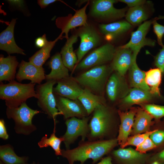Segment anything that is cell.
Here are the masks:
<instances>
[{
  "instance_id": "1",
  "label": "cell",
  "mask_w": 164,
  "mask_h": 164,
  "mask_svg": "<svg viewBox=\"0 0 164 164\" xmlns=\"http://www.w3.org/2000/svg\"><path fill=\"white\" fill-rule=\"evenodd\" d=\"M118 144L117 138L108 140L81 141L78 145L72 149H62L61 155L66 158L69 164L80 161L81 164L88 159L93 163L101 159L111 151Z\"/></svg>"
},
{
  "instance_id": "2",
  "label": "cell",
  "mask_w": 164,
  "mask_h": 164,
  "mask_svg": "<svg viewBox=\"0 0 164 164\" xmlns=\"http://www.w3.org/2000/svg\"><path fill=\"white\" fill-rule=\"evenodd\" d=\"M114 116L112 109L106 104L97 106L93 112L89 124V141L104 140L114 125Z\"/></svg>"
},
{
  "instance_id": "3",
  "label": "cell",
  "mask_w": 164,
  "mask_h": 164,
  "mask_svg": "<svg viewBox=\"0 0 164 164\" xmlns=\"http://www.w3.org/2000/svg\"><path fill=\"white\" fill-rule=\"evenodd\" d=\"M35 84H22L15 80L0 85V98L5 101L7 107H19L31 97L37 99L35 89Z\"/></svg>"
},
{
  "instance_id": "4",
  "label": "cell",
  "mask_w": 164,
  "mask_h": 164,
  "mask_svg": "<svg viewBox=\"0 0 164 164\" xmlns=\"http://www.w3.org/2000/svg\"><path fill=\"white\" fill-rule=\"evenodd\" d=\"M113 70L105 64L95 66L75 77L80 85L93 93L102 96L108 80Z\"/></svg>"
},
{
  "instance_id": "5",
  "label": "cell",
  "mask_w": 164,
  "mask_h": 164,
  "mask_svg": "<svg viewBox=\"0 0 164 164\" xmlns=\"http://www.w3.org/2000/svg\"><path fill=\"white\" fill-rule=\"evenodd\" d=\"M40 111L33 110L29 108L26 102L19 107L10 108L7 107L6 115L7 118L13 119L15 122L14 129L18 134L28 135L36 130V126L32 124V120Z\"/></svg>"
},
{
  "instance_id": "6",
  "label": "cell",
  "mask_w": 164,
  "mask_h": 164,
  "mask_svg": "<svg viewBox=\"0 0 164 164\" xmlns=\"http://www.w3.org/2000/svg\"><path fill=\"white\" fill-rule=\"evenodd\" d=\"M56 83L57 81L55 80L46 81L43 84L38 85L36 91L38 96V106L48 117L53 119L54 124H56V116L61 115L56 108L53 92V87Z\"/></svg>"
},
{
  "instance_id": "7",
  "label": "cell",
  "mask_w": 164,
  "mask_h": 164,
  "mask_svg": "<svg viewBox=\"0 0 164 164\" xmlns=\"http://www.w3.org/2000/svg\"><path fill=\"white\" fill-rule=\"evenodd\" d=\"M164 19V16H160L141 24L135 31L131 33L129 41L125 44L120 46L129 48L133 52L134 59L136 60L137 56L141 49L145 46H154L155 41L146 37L150 27L155 20Z\"/></svg>"
},
{
  "instance_id": "8",
  "label": "cell",
  "mask_w": 164,
  "mask_h": 164,
  "mask_svg": "<svg viewBox=\"0 0 164 164\" xmlns=\"http://www.w3.org/2000/svg\"><path fill=\"white\" fill-rule=\"evenodd\" d=\"M90 118L88 116L82 118L72 117L66 120L67 130L61 136L63 138L66 149H70V145L79 136L81 137V141H85L89 132L88 122Z\"/></svg>"
},
{
  "instance_id": "9",
  "label": "cell",
  "mask_w": 164,
  "mask_h": 164,
  "mask_svg": "<svg viewBox=\"0 0 164 164\" xmlns=\"http://www.w3.org/2000/svg\"><path fill=\"white\" fill-rule=\"evenodd\" d=\"M116 50L110 43H107L95 49L81 60L75 67L81 70L100 66L112 61Z\"/></svg>"
},
{
  "instance_id": "10",
  "label": "cell",
  "mask_w": 164,
  "mask_h": 164,
  "mask_svg": "<svg viewBox=\"0 0 164 164\" xmlns=\"http://www.w3.org/2000/svg\"><path fill=\"white\" fill-rule=\"evenodd\" d=\"M114 0H97L93 1L91 14L92 16L106 20H116L125 16L126 9H117L114 4Z\"/></svg>"
},
{
  "instance_id": "11",
  "label": "cell",
  "mask_w": 164,
  "mask_h": 164,
  "mask_svg": "<svg viewBox=\"0 0 164 164\" xmlns=\"http://www.w3.org/2000/svg\"><path fill=\"white\" fill-rule=\"evenodd\" d=\"M130 88L125 76L116 72L111 75L105 87L107 96L113 102L120 101L125 97Z\"/></svg>"
},
{
  "instance_id": "12",
  "label": "cell",
  "mask_w": 164,
  "mask_h": 164,
  "mask_svg": "<svg viewBox=\"0 0 164 164\" xmlns=\"http://www.w3.org/2000/svg\"><path fill=\"white\" fill-rule=\"evenodd\" d=\"M56 107L64 119L67 120L72 117L82 118L89 116L78 99L72 100L55 95Z\"/></svg>"
},
{
  "instance_id": "13",
  "label": "cell",
  "mask_w": 164,
  "mask_h": 164,
  "mask_svg": "<svg viewBox=\"0 0 164 164\" xmlns=\"http://www.w3.org/2000/svg\"><path fill=\"white\" fill-rule=\"evenodd\" d=\"M77 36L80 38V42L76 52L77 64L89 50L99 44L101 39L94 29L88 25L84 26L80 31Z\"/></svg>"
},
{
  "instance_id": "14",
  "label": "cell",
  "mask_w": 164,
  "mask_h": 164,
  "mask_svg": "<svg viewBox=\"0 0 164 164\" xmlns=\"http://www.w3.org/2000/svg\"><path fill=\"white\" fill-rule=\"evenodd\" d=\"M19 70L15 78L19 82L25 80H31L33 84H41L45 80L44 69L43 67H38L32 63L22 60L19 65Z\"/></svg>"
},
{
  "instance_id": "15",
  "label": "cell",
  "mask_w": 164,
  "mask_h": 164,
  "mask_svg": "<svg viewBox=\"0 0 164 164\" xmlns=\"http://www.w3.org/2000/svg\"><path fill=\"white\" fill-rule=\"evenodd\" d=\"M57 84L53 88L55 95L72 100L77 99L83 91L84 89L75 80L70 76L57 81Z\"/></svg>"
},
{
  "instance_id": "16",
  "label": "cell",
  "mask_w": 164,
  "mask_h": 164,
  "mask_svg": "<svg viewBox=\"0 0 164 164\" xmlns=\"http://www.w3.org/2000/svg\"><path fill=\"white\" fill-rule=\"evenodd\" d=\"M135 60L131 50L119 47L116 50L111 67L113 71L125 76L133 61Z\"/></svg>"
},
{
  "instance_id": "17",
  "label": "cell",
  "mask_w": 164,
  "mask_h": 164,
  "mask_svg": "<svg viewBox=\"0 0 164 164\" xmlns=\"http://www.w3.org/2000/svg\"><path fill=\"white\" fill-rule=\"evenodd\" d=\"M16 19H12L7 28L0 34V49L8 54L17 53L26 55L24 51L16 44L14 38V30Z\"/></svg>"
},
{
  "instance_id": "18",
  "label": "cell",
  "mask_w": 164,
  "mask_h": 164,
  "mask_svg": "<svg viewBox=\"0 0 164 164\" xmlns=\"http://www.w3.org/2000/svg\"><path fill=\"white\" fill-rule=\"evenodd\" d=\"M137 111L135 108L129 111H118L120 120L118 134L117 138L118 143L121 148L126 142L129 134L131 133L134 121V117Z\"/></svg>"
},
{
  "instance_id": "19",
  "label": "cell",
  "mask_w": 164,
  "mask_h": 164,
  "mask_svg": "<svg viewBox=\"0 0 164 164\" xmlns=\"http://www.w3.org/2000/svg\"><path fill=\"white\" fill-rule=\"evenodd\" d=\"M112 154L121 164H144L148 157L131 148H121L113 151Z\"/></svg>"
},
{
  "instance_id": "20",
  "label": "cell",
  "mask_w": 164,
  "mask_h": 164,
  "mask_svg": "<svg viewBox=\"0 0 164 164\" xmlns=\"http://www.w3.org/2000/svg\"><path fill=\"white\" fill-rule=\"evenodd\" d=\"M48 65L51 69L50 72L45 75V80L57 81L70 76L69 70L64 64L60 53H57L51 58Z\"/></svg>"
},
{
  "instance_id": "21",
  "label": "cell",
  "mask_w": 164,
  "mask_h": 164,
  "mask_svg": "<svg viewBox=\"0 0 164 164\" xmlns=\"http://www.w3.org/2000/svg\"><path fill=\"white\" fill-rule=\"evenodd\" d=\"M99 29L108 40H113L127 32L132 28V25L127 21H121L108 24L100 25Z\"/></svg>"
},
{
  "instance_id": "22",
  "label": "cell",
  "mask_w": 164,
  "mask_h": 164,
  "mask_svg": "<svg viewBox=\"0 0 164 164\" xmlns=\"http://www.w3.org/2000/svg\"><path fill=\"white\" fill-rule=\"evenodd\" d=\"M158 97L150 91L140 88H130L127 95L120 100L123 105H131L150 101Z\"/></svg>"
},
{
  "instance_id": "23",
  "label": "cell",
  "mask_w": 164,
  "mask_h": 164,
  "mask_svg": "<svg viewBox=\"0 0 164 164\" xmlns=\"http://www.w3.org/2000/svg\"><path fill=\"white\" fill-rule=\"evenodd\" d=\"M15 56L9 55L6 57H0V81L14 80L16 77V70L18 66Z\"/></svg>"
},
{
  "instance_id": "24",
  "label": "cell",
  "mask_w": 164,
  "mask_h": 164,
  "mask_svg": "<svg viewBox=\"0 0 164 164\" xmlns=\"http://www.w3.org/2000/svg\"><path fill=\"white\" fill-rule=\"evenodd\" d=\"M89 3L88 2L82 9L76 11L73 15L61 25L62 32L60 34L62 35L64 34V37L67 39L69 38L68 33L71 29L77 27L87 25L86 10Z\"/></svg>"
},
{
  "instance_id": "25",
  "label": "cell",
  "mask_w": 164,
  "mask_h": 164,
  "mask_svg": "<svg viewBox=\"0 0 164 164\" xmlns=\"http://www.w3.org/2000/svg\"><path fill=\"white\" fill-rule=\"evenodd\" d=\"M77 35H73L69 38L60 52L63 63L68 70H74L75 64H77V58L73 50V44L77 40Z\"/></svg>"
},
{
  "instance_id": "26",
  "label": "cell",
  "mask_w": 164,
  "mask_h": 164,
  "mask_svg": "<svg viewBox=\"0 0 164 164\" xmlns=\"http://www.w3.org/2000/svg\"><path fill=\"white\" fill-rule=\"evenodd\" d=\"M128 71V82L131 88L135 87L150 91V88L145 82V72L139 68L136 60L133 61Z\"/></svg>"
},
{
  "instance_id": "27",
  "label": "cell",
  "mask_w": 164,
  "mask_h": 164,
  "mask_svg": "<svg viewBox=\"0 0 164 164\" xmlns=\"http://www.w3.org/2000/svg\"><path fill=\"white\" fill-rule=\"evenodd\" d=\"M153 117L145 110L138 109L136 114L131 132L135 135L149 131Z\"/></svg>"
},
{
  "instance_id": "28",
  "label": "cell",
  "mask_w": 164,
  "mask_h": 164,
  "mask_svg": "<svg viewBox=\"0 0 164 164\" xmlns=\"http://www.w3.org/2000/svg\"><path fill=\"white\" fill-rule=\"evenodd\" d=\"M78 99L82 103L89 116L97 106L106 103L103 96L95 94L86 88L84 89L83 92Z\"/></svg>"
},
{
  "instance_id": "29",
  "label": "cell",
  "mask_w": 164,
  "mask_h": 164,
  "mask_svg": "<svg viewBox=\"0 0 164 164\" xmlns=\"http://www.w3.org/2000/svg\"><path fill=\"white\" fill-rule=\"evenodd\" d=\"M125 16L128 22L132 26H136L146 21L149 16V13L143 5L129 8Z\"/></svg>"
},
{
  "instance_id": "30",
  "label": "cell",
  "mask_w": 164,
  "mask_h": 164,
  "mask_svg": "<svg viewBox=\"0 0 164 164\" xmlns=\"http://www.w3.org/2000/svg\"><path fill=\"white\" fill-rule=\"evenodd\" d=\"M62 36L60 34L54 40L48 41L43 47L29 58V62L38 67H43V64L50 57L51 51L56 43L61 38Z\"/></svg>"
},
{
  "instance_id": "31",
  "label": "cell",
  "mask_w": 164,
  "mask_h": 164,
  "mask_svg": "<svg viewBox=\"0 0 164 164\" xmlns=\"http://www.w3.org/2000/svg\"><path fill=\"white\" fill-rule=\"evenodd\" d=\"M0 158L5 164H25L27 160L26 157L18 156L9 144L0 146Z\"/></svg>"
},
{
  "instance_id": "32",
  "label": "cell",
  "mask_w": 164,
  "mask_h": 164,
  "mask_svg": "<svg viewBox=\"0 0 164 164\" xmlns=\"http://www.w3.org/2000/svg\"><path fill=\"white\" fill-rule=\"evenodd\" d=\"M162 72L158 68L151 69L145 72V80L151 92L158 97L161 96L159 87L161 81Z\"/></svg>"
},
{
  "instance_id": "33",
  "label": "cell",
  "mask_w": 164,
  "mask_h": 164,
  "mask_svg": "<svg viewBox=\"0 0 164 164\" xmlns=\"http://www.w3.org/2000/svg\"><path fill=\"white\" fill-rule=\"evenodd\" d=\"M55 125L53 133L50 137L48 138L46 135L43 136L38 143L40 148L50 146L55 152L56 155H61L62 149H60V144L64 141L63 138L61 136L60 137H57L55 135Z\"/></svg>"
},
{
  "instance_id": "34",
  "label": "cell",
  "mask_w": 164,
  "mask_h": 164,
  "mask_svg": "<svg viewBox=\"0 0 164 164\" xmlns=\"http://www.w3.org/2000/svg\"><path fill=\"white\" fill-rule=\"evenodd\" d=\"M157 130V129H156ZM156 130L149 131L145 133L133 135L127 139L125 144L121 148H124L128 145H133L136 147L142 143L146 138Z\"/></svg>"
},
{
  "instance_id": "35",
  "label": "cell",
  "mask_w": 164,
  "mask_h": 164,
  "mask_svg": "<svg viewBox=\"0 0 164 164\" xmlns=\"http://www.w3.org/2000/svg\"><path fill=\"white\" fill-rule=\"evenodd\" d=\"M145 110L153 118L158 119L164 116V106L153 104H144Z\"/></svg>"
},
{
  "instance_id": "36",
  "label": "cell",
  "mask_w": 164,
  "mask_h": 164,
  "mask_svg": "<svg viewBox=\"0 0 164 164\" xmlns=\"http://www.w3.org/2000/svg\"><path fill=\"white\" fill-rule=\"evenodd\" d=\"M157 20L153 22V31L156 35L158 43L162 47L164 45L162 42V38L164 35V26L159 24Z\"/></svg>"
},
{
  "instance_id": "37",
  "label": "cell",
  "mask_w": 164,
  "mask_h": 164,
  "mask_svg": "<svg viewBox=\"0 0 164 164\" xmlns=\"http://www.w3.org/2000/svg\"><path fill=\"white\" fill-rule=\"evenodd\" d=\"M156 146L149 137L142 143L136 147V150L142 153H145L147 151L153 149Z\"/></svg>"
},
{
  "instance_id": "38",
  "label": "cell",
  "mask_w": 164,
  "mask_h": 164,
  "mask_svg": "<svg viewBox=\"0 0 164 164\" xmlns=\"http://www.w3.org/2000/svg\"><path fill=\"white\" fill-rule=\"evenodd\" d=\"M155 57L154 64L164 73V45Z\"/></svg>"
},
{
  "instance_id": "39",
  "label": "cell",
  "mask_w": 164,
  "mask_h": 164,
  "mask_svg": "<svg viewBox=\"0 0 164 164\" xmlns=\"http://www.w3.org/2000/svg\"><path fill=\"white\" fill-rule=\"evenodd\" d=\"M149 137L155 145H159L164 141V131L157 129Z\"/></svg>"
},
{
  "instance_id": "40",
  "label": "cell",
  "mask_w": 164,
  "mask_h": 164,
  "mask_svg": "<svg viewBox=\"0 0 164 164\" xmlns=\"http://www.w3.org/2000/svg\"><path fill=\"white\" fill-rule=\"evenodd\" d=\"M119 2L126 4L129 8L144 5L146 2L144 0H120Z\"/></svg>"
},
{
  "instance_id": "41",
  "label": "cell",
  "mask_w": 164,
  "mask_h": 164,
  "mask_svg": "<svg viewBox=\"0 0 164 164\" xmlns=\"http://www.w3.org/2000/svg\"><path fill=\"white\" fill-rule=\"evenodd\" d=\"M5 122L3 119L0 120V138L4 140H7L9 138L5 126Z\"/></svg>"
},
{
  "instance_id": "42",
  "label": "cell",
  "mask_w": 164,
  "mask_h": 164,
  "mask_svg": "<svg viewBox=\"0 0 164 164\" xmlns=\"http://www.w3.org/2000/svg\"><path fill=\"white\" fill-rule=\"evenodd\" d=\"M48 41L47 40L45 34L40 37L37 38L35 42L36 46L39 48H42L47 43Z\"/></svg>"
},
{
  "instance_id": "43",
  "label": "cell",
  "mask_w": 164,
  "mask_h": 164,
  "mask_svg": "<svg viewBox=\"0 0 164 164\" xmlns=\"http://www.w3.org/2000/svg\"><path fill=\"white\" fill-rule=\"evenodd\" d=\"M57 1L56 0H39L37 1L38 4L41 8H44L49 4Z\"/></svg>"
},
{
  "instance_id": "44",
  "label": "cell",
  "mask_w": 164,
  "mask_h": 164,
  "mask_svg": "<svg viewBox=\"0 0 164 164\" xmlns=\"http://www.w3.org/2000/svg\"><path fill=\"white\" fill-rule=\"evenodd\" d=\"M152 158L155 161L164 162V149L156 154Z\"/></svg>"
},
{
  "instance_id": "45",
  "label": "cell",
  "mask_w": 164,
  "mask_h": 164,
  "mask_svg": "<svg viewBox=\"0 0 164 164\" xmlns=\"http://www.w3.org/2000/svg\"><path fill=\"white\" fill-rule=\"evenodd\" d=\"M8 1L11 5L19 7L23 6L24 4V1L23 0H10Z\"/></svg>"
},
{
  "instance_id": "46",
  "label": "cell",
  "mask_w": 164,
  "mask_h": 164,
  "mask_svg": "<svg viewBox=\"0 0 164 164\" xmlns=\"http://www.w3.org/2000/svg\"><path fill=\"white\" fill-rule=\"evenodd\" d=\"M96 164H113V163L111 157L108 156L102 159L100 162Z\"/></svg>"
},
{
  "instance_id": "47",
  "label": "cell",
  "mask_w": 164,
  "mask_h": 164,
  "mask_svg": "<svg viewBox=\"0 0 164 164\" xmlns=\"http://www.w3.org/2000/svg\"><path fill=\"white\" fill-rule=\"evenodd\" d=\"M151 164H160L157 161H155Z\"/></svg>"
},
{
  "instance_id": "48",
  "label": "cell",
  "mask_w": 164,
  "mask_h": 164,
  "mask_svg": "<svg viewBox=\"0 0 164 164\" xmlns=\"http://www.w3.org/2000/svg\"><path fill=\"white\" fill-rule=\"evenodd\" d=\"M0 164H5L2 161H0Z\"/></svg>"
},
{
  "instance_id": "49",
  "label": "cell",
  "mask_w": 164,
  "mask_h": 164,
  "mask_svg": "<svg viewBox=\"0 0 164 164\" xmlns=\"http://www.w3.org/2000/svg\"><path fill=\"white\" fill-rule=\"evenodd\" d=\"M32 164H34V163H32Z\"/></svg>"
},
{
  "instance_id": "50",
  "label": "cell",
  "mask_w": 164,
  "mask_h": 164,
  "mask_svg": "<svg viewBox=\"0 0 164 164\" xmlns=\"http://www.w3.org/2000/svg\"></svg>"
}]
</instances>
